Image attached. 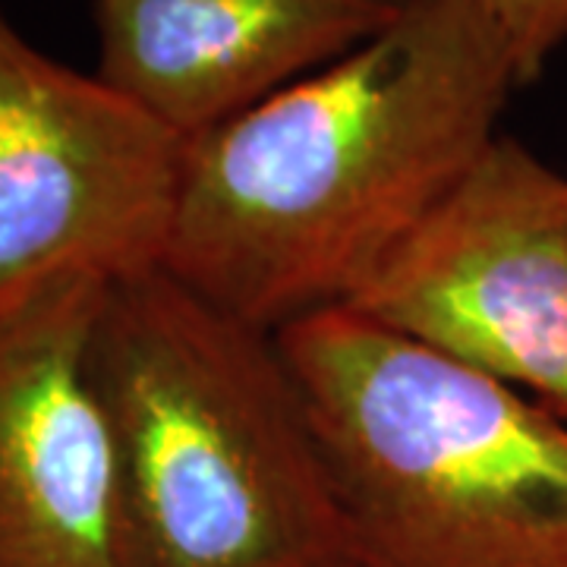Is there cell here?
I'll return each instance as SVG.
<instances>
[{"mask_svg":"<svg viewBox=\"0 0 567 567\" xmlns=\"http://www.w3.org/2000/svg\"><path fill=\"white\" fill-rule=\"evenodd\" d=\"M406 0H95L99 76L181 140L385 32Z\"/></svg>","mask_w":567,"mask_h":567,"instance_id":"obj_7","label":"cell"},{"mask_svg":"<svg viewBox=\"0 0 567 567\" xmlns=\"http://www.w3.org/2000/svg\"><path fill=\"white\" fill-rule=\"evenodd\" d=\"M104 278L0 297V567L117 565V470L89 369Z\"/></svg>","mask_w":567,"mask_h":567,"instance_id":"obj_6","label":"cell"},{"mask_svg":"<svg viewBox=\"0 0 567 567\" xmlns=\"http://www.w3.org/2000/svg\"><path fill=\"white\" fill-rule=\"evenodd\" d=\"M89 369L121 567H363L278 334L167 268L104 290Z\"/></svg>","mask_w":567,"mask_h":567,"instance_id":"obj_2","label":"cell"},{"mask_svg":"<svg viewBox=\"0 0 567 567\" xmlns=\"http://www.w3.org/2000/svg\"><path fill=\"white\" fill-rule=\"evenodd\" d=\"M498 25L520 85L536 82L567 44V0H480Z\"/></svg>","mask_w":567,"mask_h":567,"instance_id":"obj_8","label":"cell"},{"mask_svg":"<svg viewBox=\"0 0 567 567\" xmlns=\"http://www.w3.org/2000/svg\"><path fill=\"white\" fill-rule=\"evenodd\" d=\"M514 89L480 0H406L347 58L186 142L164 268L271 334L353 306L483 162Z\"/></svg>","mask_w":567,"mask_h":567,"instance_id":"obj_1","label":"cell"},{"mask_svg":"<svg viewBox=\"0 0 567 567\" xmlns=\"http://www.w3.org/2000/svg\"><path fill=\"white\" fill-rule=\"evenodd\" d=\"M363 567H567V420L353 306L278 331Z\"/></svg>","mask_w":567,"mask_h":567,"instance_id":"obj_3","label":"cell"},{"mask_svg":"<svg viewBox=\"0 0 567 567\" xmlns=\"http://www.w3.org/2000/svg\"><path fill=\"white\" fill-rule=\"evenodd\" d=\"M353 309L567 420V177L498 136Z\"/></svg>","mask_w":567,"mask_h":567,"instance_id":"obj_5","label":"cell"},{"mask_svg":"<svg viewBox=\"0 0 567 567\" xmlns=\"http://www.w3.org/2000/svg\"><path fill=\"white\" fill-rule=\"evenodd\" d=\"M186 140L48 58L0 3V297L82 271L164 268Z\"/></svg>","mask_w":567,"mask_h":567,"instance_id":"obj_4","label":"cell"}]
</instances>
